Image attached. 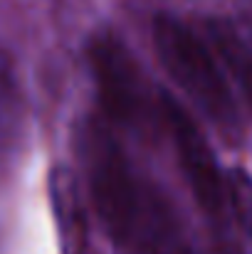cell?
<instances>
[{
	"instance_id": "1",
	"label": "cell",
	"mask_w": 252,
	"mask_h": 254,
	"mask_svg": "<svg viewBox=\"0 0 252 254\" xmlns=\"http://www.w3.org/2000/svg\"><path fill=\"white\" fill-rule=\"evenodd\" d=\"M77 151L91 207L106 237L126 254H136L166 200L139 178L104 121H84L77 133Z\"/></svg>"
},
{
	"instance_id": "2",
	"label": "cell",
	"mask_w": 252,
	"mask_h": 254,
	"mask_svg": "<svg viewBox=\"0 0 252 254\" xmlns=\"http://www.w3.org/2000/svg\"><path fill=\"white\" fill-rule=\"evenodd\" d=\"M159 114L173 138L175 156L190 185V192L203 212V220L208 222L213 254H243L240 227L233 212L228 175L220 170V163L205 133L170 94L159 96Z\"/></svg>"
},
{
	"instance_id": "3",
	"label": "cell",
	"mask_w": 252,
	"mask_h": 254,
	"mask_svg": "<svg viewBox=\"0 0 252 254\" xmlns=\"http://www.w3.org/2000/svg\"><path fill=\"white\" fill-rule=\"evenodd\" d=\"M154 45L170 79L195 104V109L230 141L243 131V119L233 89L205 42L178 17L154 20Z\"/></svg>"
},
{
	"instance_id": "4",
	"label": "cell",
	"mask_w": 252,
	"mask_h": 254,
	"mask_svg": "<svg viewBox=\"0 0 252 254\" xmlns=\"http://www.w3.org/2000/svg\"><path fill=\"white\" fill-rule=\"evenodd\" d=\"M91 77L96 84V96L101 111L111 124L124 128H139L146 121L149 96L129 47L116 35H96L86 50Z\"/></svg>"
},
{
	"instance_id": "5",
	"label": "cell",
	"mask_w": 252,
	"mask_h": 254,
	"mask_svg": "<svg viewBox=\"0 0 252 254\" xmlns=\"http://www.w3.org/2000/svg\"><path fill=\"white\" fill-rule=\"evenodd\" d=\"M50 202L60 232L62 254H86V210L82 200V188L77 175L60 166L50 173Z\"/></svg>"
},
{
	"instance_id": "6",
	"label": "cell",
	"mask_w": 252,
	"mask_h": 254,
	"mask_svg": "<svg viewBox=\"0 0 252 254\" xmlns=\"http://www.w3.org/2000/svg\"><path fill=\"white\" fill-rule=\"evenodd\" d=\"M228 188L233 200V212L240 232H245L252 242V175L235 168L228 173Z\"/></svg>"
}]
</instances>
